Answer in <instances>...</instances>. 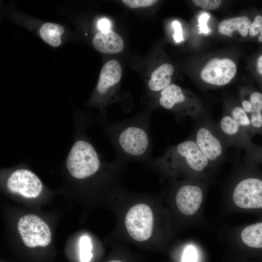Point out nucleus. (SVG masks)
<instances>
[{"label":"nucleus","instance_id":"f257e3e1","mask_svg":"<svg viewBox=\"0 0 262 262\" xmlns=\"http://www.w3.org/2000/svg\"><path fill=\"white\" fill-rule=\"evenodd\" d=\"M97 120L110 140L118 158L147 161L150 158L149 115H141L113 122L102 115Z\"/></svg>","mask_w":262,"mask_h":262},{"label":"nucleus","instance_id":"bb28decb","mask_svg":"<svg viewBox=\"0 0 262 262\" xmlns=\"http://www.w3.org/2000/svg\"><path fill=\"white\" fill-rule=\"evenodd\" d=\"M98 26L100 32H106L110 30L111 22L107 18H101L98 20Z\"/></svg>","mask_w":262,"mask_h":262},{"label":"nucleus","instance_id":"ddd939ff","mask_svg":"<svg viewBox=\"0 0 262 262\" xmlns=\"http://www.w3.org/2000/svg\"><path fill=\"white\" fill-rule=\"evenodd\" d=\"M122 69L120 64L115 60L106 62L100 72L96 88L99 96H107L110 90L120 81Z\"/></svg>","mask_w":262,"mask_h":262},{"label":"nucleus","instance_id":"7ed1b4c3","mask_svg":"<svg viewBox=\"0 0 262 262\" xmlns=\"http://www.w3.org/2000/svg\"><path fill=\"white\" fill-rule=\"evenodd\" d=\"M147 162L174 177L213 181L217 169L201 152L191 137L171 146L160 157L150 158Z\"/></svg>","mask_w":262,"mask_h":262},{"label":"nucleus","instance_id":"9d476101","mask_svg":"<svg viewBox=\"0 0 262 262\" xmlns=\"http://www.w3.org/2000/svg\"><path fill=\"white\" fill-rule=\"evenodd\" d=\"M8 191L27 198H35L43 189L40 178L26 168H17L9 173L5 181Z\"/></svg>","mask_w":262,"mask_h":262},{"label":"nucleus","instance_id":"f03ea898","mask_svg":"<svg viewBox=\"0 0 262 262\" xmlns=\"http://www.w3.org/2000/svg\"><path fill=\"white\" fill-rule=\"evenodd\" d=\"M224 186L223 212L247 213L262 219V171L257 165L245 162L237 165Z\"/></svg>","mask_w":262,"mask_h":262},{"label":"nucleus","instance_id":"2eb2a0df","mask_svg":"<svg viewBox=\"0 0 262 262\" xmlns=\"http://www.w3.org/2000/svg\"><path fill=\"white\" fill-rule=\"evenodd\" d=\"M92 43L96 49L104 53H116L122 51L124 48L121 37L111 30L96 33Z\"/></svg>","mask_w":262,"mask_h":262},{"label":"nucleus","instance_id":"412c9836","mask_svg":"<svg viewBox=\"0 0 262 262\" xmlns=\"http://www.w3.org/2000/svg\"><path fill=\"white\" fill-rule=\"evenodd\" d=\"M260 33H261L258 37V41L262 42V16L258 15L251 23L249 33L251 36H254Z\"/></svg>","mask_w":262,"mask_h":262},{"label":"nucleus","instance_id":"f3484780","mask_svg":"<svg viewBox=\"0 0 262 262\" xmlns=\"http://www.w3.org/2000/svg\"><path fill=\"white\" fill-rule=\"evenodd\" d=\"M174 68L169 64H164L156 68L151 74L148 82V88L154 92H161L171 84V76Z\"/></svg>","mask_w":262,"mask_h":262},{"label":"nucleus","instance_id":"393cba45","mask_svg":"<svg viewBox=\"0 0 262 262\" xmlns=\"http://www.w3.org/2000/svg\"><path fill=\"white\" fill-rule=\"evenodd\" d=\"M209 17V15L206 13H203L199 16L198 20L199 27V30L201 33L208 34L210 32L211 30L208 28L207 25V21Z\"/></svg>","mask_w":262,"mask_h":262},{"label":"nucleus","instance_id":"20e7f679","mask_svg":"<svg viewBox=\"0 0 262 262\" xmlns=\"http://www.w3.org/2000/svg\"><path fill=\"white\" fill-rule=\"evenodd\" d=\"M195 120L196 123L190 137L211 164L217 169L224 159L228 146L217 124L208 118Z\"/></svg>","mask_w":262,"mask_h":262},{"label":"nucleus","instance_id":"5701e85b","mask_svg":"<svg viewBox=\"0 0 262 262\" xmlns=\"http://www.w3.org/2000/svg\"><path fill=\"white\" fill-rule=\"evenodd\" d=\"M157 0H123L122 2L131 8L146 7L152 6L157 2Z\"/></svg>","mask_w":262,"mask_h":262},{"label":"nucleus","instance_id":"6ab92c4d","mask_svg":"<svg viewBox=\"0 0 262 262\" xmlns=\"http://www.w3.org/2000/svg\"><path fill=\"white\" fill-rule=\"evenodd\" d=\"M244 149L246 151L245 163L255 165L262 164V146L252 142Z\"/></svg>","mask_w":262,"mask_h":262},{"label":"nucleus","instance_id":"4be33fe9","mask_svg":"<svg viewBox=\"0 0 262 262\" xmlns=\"http://www.w3.org/2000/svg\"><path fill=\"white\" fill-rule=\"evenodd\" d=\"M193 2L196 5L206 10L217 9L222 3L220 0H194Z\"/></svg>","mask_w":262,"mask_h":262},{"label":"nucleus","instance_id":"f8f14e48","mask_svg":"<svg viewBox=\"0 0 262 262\" xmlns=\"http://www.w3.org/2000/svg\"><path fill=\"white\" fill-rule=\"evenodd\" d=\"M237 72L235 62L229 58H214L209 61L200 72L205 82L215 86H224L232 80Z\"/></svg>","mask_w":262,"mask_h":262},{"label":"nucleus","instance_id":"dca6fc26","mask_svg":"<svg viewBox=\"0 0 262 262\" xmlns=\"http://www.w3.org/2000/svg\"><path fill=\"white\" fill-rule=\"evenodd\" d=\"M251 22L246 16L231 17L221 21L218 26L219 33L231 37L235 31H238L243 37H246L249 32Z\"/></svg>","mask_w":262,"mask_h":262},{"label":"nucleus","instance_id":"423d86ee","mask_svg":"<svg viewBox=\"0 0 262 262\" xmlns=\"http://www.w3.org/2000/svg\"><path fill=\"white\" fill-rule=\"evenodd\" d=\"M228 146L245 148L254 134L248 117L241 106H235L223 115L217 124Z\"/></svg>","mask_w":262,"mask_h":262},{"label":"nucleus","instance_id":"0eeeda50","mask_svg":"<svg viewBox=\"0 0 262 262\" xmlns=\"http://www.w3.org/2000/svg\"><path fill=\"white\" fill-rule=\"evenodd\" d=\"M224 232L225 241L236 247L262 253V219L250 224L228 227Z\"/></svg>","mask_w":262,"mask_h":262},{"label":"nucleus","instance_id":"aec40b11","mask_svg":"<svg viewBox=\"0 0 262 262\" xmlns=\"http://www.w3.org/2000/svg\"><path fill=\"white\" fill-rule=\"evenodd\" d=\"M80 260L81 262H90L93 257L91 240L88 236H82L79 241Z\"/></svg>","mask_w":262,"mask_h":262},{"label":"nucleus","instance_id":"b1692460","mask_svg":"<svg viewBox=\"0 0 262 262\" xmlns=\"http://www.w3.org/2000/svg\"><path fill=\"white\" fill-rule=\"evenodd\" d=\"M196 253L195 248L191 246L184 250L181 262H196Z\"/></svg>","mask_w":262,"mask_h":262},{"label":"nucleus","instance_id":"c85d7f7f","mask_svg":"<svg viewBox=\"0 0 262 262\" xmlns=\"http://www.w3.org/2000/svg\"><path fill=\"white\" fill-rule=\"evenodd\" d=\"M108 262H122L119 260H113V261H109Z\"/></svg>","mask_w":262,"mask_h":262},{"label":"nucleus","instance_id":"9b49d317","mask_svg":"<svg viewBox=\"0 0 262 262\" xmlns=\"http://www.w3.org/2000/svg\"><path fill=\"white\" fill-rule=\"evenodd\" d=\"M188 99L181 87L171 84L160 92L158 102L162 107L174 112L178 119L190 116L195 120L199 117L198 110L193 103L188 102Z\"/></svg>","mask_w":262,"mask_h":262},{"label":"nucleus","instance_id":"6e6552de","mask_svg":"<svg viewBox=\"0 0 262 262\" xmlns=\"http://www.w3.org/2000/svg\"><path fill=\"white\" fill-rule=\"evenodd\" d=\"M153 214L147 204L139 203L132 206L126 213L125 225L129 235L134 240L143 242L151 236Z\"/></svg>","mask_w":262,"mask_h":262},{"label":"nucleus","instance_id":"4468645a","mask_svg":"<svg viewBox=\"0 0 262 262\" xmlns=\"http://www.w3.org/2000/svg\"><path fill=\"white\" fill-rule=\"evenodd\" d=\"M241 105L250 121L254 135L262 136V93L252 92L247 99L242 100Z\"/></svg>","mask_w":262,"mask_h":262},{"label":"nucleus","instance_id":"cd10ccee","mask_svg":"<svg viewBox=\"0 0 262 262\" xmlns=\"http://www.w3.org/2000/svg\"><path fill=\"white\" fill-rule=\"evenodd\" d=\"M256 69L258 72L262 75V54L258 58L256 62Z\"/></svg>","mask_w":262,"mask_h":262},{"label":"nucleus","instance_id":"a878e982","mask_svg":"<svg viewBox=\"0 0 262 262\" xmlns=\"http://www.w3.org/2000/svg\"><path fill=\"white\" fill-rule=\"evenodd\" d=\"M172 26L175 31L173 38L176 42L179 43L183 39L181 24L179 21L175 20L172 23Z\"/></svg>","mask_w":262,"mask_h":262},{"label":"nucleus","instance_id":"a211bd4d","mask_svg":"<svg viewBox=\"0 0 262 262\" xmlns=\"http://www.w3.org/2000/svg\"><path fill=\"white\" fill-rule=\"evenodd\" d=\"M64 31V28L61 25L47 22L41 26L39 33L45 42L52 47H57L61 45V35Z\"/></svg>","mask_w":262,"mask_h":262},{"label":"nucleus","instance_id":"1a4fd4ad","mask_svg":"<svg viewBox=\"0 0 262 262\" xmlns=\"http://www.w3.org/2000/svg\"><path fill=\"white\" fill-rule=\"evenodd\" d=\"M17 229L24 244L28 247L46 246L51 242V233L49 227L36 215L30 214L20 218Z\"/></svg>","mask_w":262,"mask_h":262},{"label":"nucleus","instance_id":"39448f33","mask_svg":"<svg viewBox=\"0 0 262 262\" xmlns=\"http://www.w3.org/2000/svg\"><path fill=\"white\" fill-rule=\"evenodd\" d=\"M212 181L187 179L177 185L174 194L177 210L185 217L202 220L203 207L208 188Z\"/></svg>","mask_w":262,"mask_h":262}]
</instances>
